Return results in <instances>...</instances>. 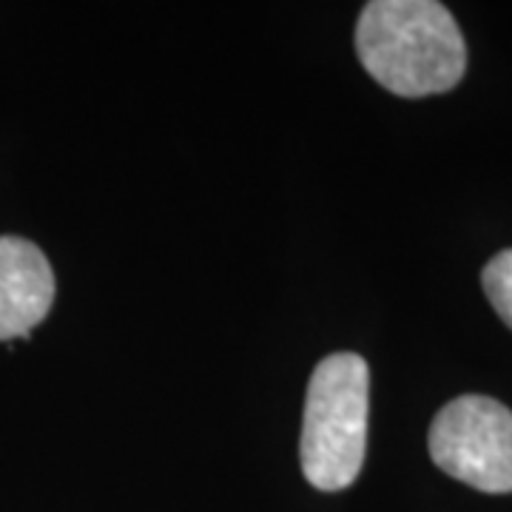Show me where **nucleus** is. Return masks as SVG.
<instances>
[{"label": "nucleus", "instance_id": "obj_1", "mask_svg": "<svg viewBox=\"0 0 512 512\" xmlns=\"http://www.w3.org/2000/svg\"><path fill=\"white\" fill-rule=\"evenodd\" d=\"M356 52L367 74L399 97L456 89L467 46L456 18L436 0H373L356 23Z\"/></svg>", "mask_w": 512, "mask_h": 512}, {"label": "nucleus", "instance_id": "obj_2", "mask_svg": "<svg viewBox=\"0 0 512 512\" xmlns=\"http://www.w3.org/2000/svg\"><path fill=\"white\" fill-rule=\"evenodd\" d=\"M370 367L356 353H333L313 370L302 419V473L322 493L350 487L365 464Z\"/></svg>", "mask_w": 512, "mask_h": 512}, {"label": "nucleus", "instance_id": "obj_3", "mask_svg": "<svg viewBox=\"0 0 512 512\" xmlns=\"http://www.w3.org/2000/svg\"><path fill=\"white\" fill-rule=\"evenodd\" d=\"M430 458L478 493H512V410L490 396H458L430 424Z\"/></svg>", "mask_w": 512, "mask_h": 512}, {"label": "nucleus", "instance_id": "obj_4", "mask_svg": "<svg viewBox=\"0 0 512 512\" xmlns=\"http://www.w3.org/2000/svg\"><path fill=\"white\" fill-rule=\"evenodd\" d=\"M55 302V274L35 242L0 237V342L26 339Z\"/></svg>", "mask_w": 512, "mask_h": 512}, {"label": "nucleus", "instance_id": "obj_5", "mask_svg": "<svg viewBox=\"0 0 512 512\" xmlns=\"http://www.w3.org/2000/svg\"><path fill=\"white\" fill-rule=\"evenodd\" d=\"M481 285H484V293H487L495 313L507 322V328H512V248L495 254L484 265Z\"/></svg>", "mask_w": 512, "mask_h": 512}]
</instances>
